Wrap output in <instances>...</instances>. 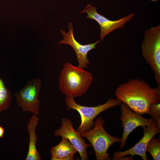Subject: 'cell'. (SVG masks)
I'll return each instance as SVG.
<instances>
[{
	"mask_svg": "<svg viewBox=\"0 0 160 160\" xmlns=\"http://www.w3.org/2000/svg\"><path fill=\"white\" fill-rule=\"evenodd\" d=\"M95 122L93 129L83 132L81 135L86 137L91 144L95 151L96 160H110V157L107 153L108 149L113 143H121V139L112 136L105 131L103 127L105 122L101 117H98Z\"/></svg>",
	"mask_w": 160,
	"mask_h": 160,
	"instance_id": "cell-4",
	"label": "cell"
},
{
	"mask_svg": "<svg viewBox=\"0 0 160 160\" xmlns=\"http://www.w3.org/2000/svg\"><path fill=\"white\" fill-rule=\"evenodd\" d=\"M12 100L10 92L6 87L3 80L0 78V112L7 109Z\"/></svg>",
	"mask_w": 160,
	"mask_h": 160,
	"instance_id": "cell-14",
	"label": "cell"
},
{
	"mask_svg": "<svg viewBox=\"0 0 160 160\" xmlns=\"http://www.w3.org/2000/svg\"><path fill=\"white\" fill-rule=\"evenodd\" d=\"M150 0L153 1H157L158 0Z\"/></svg>",
	"mask_w": 160,
	"mask_h": 160,
	"instance_id": "cell-19",
	"label": "cell"
},
{
	"mask_svg": "<svg viewBox=\"0 0 160 160\" xmlns=\"http://www.w3.org/2000/svg\"><path fill=\"white\" fill-rule=\"evenodd\" d=\"M61 123V127L54 132L55 136L67 139L77 150L81 160H88L86 149L88 147L92 146L91 145L85 143L80 134L75 130L71 119L63 118Z\"/></svg>",
	"mask_w": 160,
	"mask_h": 160,
	"instance_id": "cell-9",
	"label": "cell"
},
{
	"mask_svg": "<svg viewBox=\"0 0 160 160\" xmlns=\"http://www.w3.org/2000/svg\"><path fill=\"white\" fill-rule=\"evenodd\" d=\"M86 12L87 18L95 21L99 25L100 31L99 35L100 39L103 41L105 36L118 29L123 28L125 24L132 18L133 13L122 17L117 20L109 19L97 11L95 7L91 4H88L84 9L80 13Z\"/></svg>",
	"mask_w": 160,
	"mask_h": 160,
	"instance_id": "cell-7",
	"label": "cell"
},
{
	"mask_svg": "<svg viewBox=\"0 0 160 160\" xmlns=\"http://www.w3.org/2000/svg\"><path fill=\"white\" fill-rule=\"evenodd\" d=\"M121 116L120 119L122 121L123 132L120 146L121 149L125 145L129 135L137 127H143L151 125L155 121L152 118L147 119L132 111L125 103L122 102L120 105Z\"/></svg>",
	"mask_w": 160,
	"mask_h": 160,
	"instance_id": "cell-8",
	"label": "cell"
},
{
	"mask_svg": "<svg viewBox=\"0 0 160 160\" xmlns=\"http://www.w3.org/2000/svg\"><path fill=\"white\" fill-rule=\"evenodd\" d=\"M149 111L150 115L160 127V103L151 104L150 106Z\"/></svg>",
	"mask_w": 160,
	"mask_h": 160,
	"instance_id": "cell-16",
	"label": "cell"
},
{
	"mask_svg": "<svg viewBox=\"0 0 160 160\" xmlns=\"http://www.w3.org/2000/svg\"><path fill=\"white\" fill-rule=\"evenodd\" d=\"M146 151L151 154L154 160H160V137L157 139L154 136L152 137L148 143Z\"/></svg>",
	"mask_w": 160,
	"mask_h": 160,
	"instance_id": "cell-15",
	"label": "cell"
},
{
	"mask_svg": "<svg viewBox=\"0 0 160 160\" xmlns=\"http://www.w3.org/2000/svg\"><path fill=\"white\" fill-rule=\"evenodd\" d=\"M133 160V157L131 156H127V157H125L124 156H123L122 157H120L118 158L116 160Z\"/></svg>",
	"mask_w": 160,
	"mask_h": 160,
	"instance_id": "cell-17",
	"label": "cell"
},
{
	"mask_svg": "<svg viewBox=\"0 0 160 160\" xmlns=\"http://www.w3.org/2000/svg\"><path fill=\"white\" fill-rule=\"evenodd\" d=\"M42 85L39 78H32L15 94L16 102L23 111L39 114L40 102L38 97Z\"/></svg>",
	"mask_w": 160,
	"mask_h": 160,
	"instance_id": "cell-6",
	"label": "cell"
},
{
	"mask_svg": "<svg viewBox=\"0 0 160 160\" xmlns=\"http://www.w3.org/2000/svg\"><path fill=\"white\" fill-rule=\"evenodd\" d=\"M122 103L116 98H109L103 104L89 107L77 103L73 98L66 96L65 98V104L67 109H75L77 111L80 115L81 124L77 129L80 134L92 129L95 124V121H94V119L100 113L116 105H120Z\"/></svg>",
	"mask_w": 160,
	"mask_h": 160,
	"instance_id": "cell-5",
	"label": "cell"
},
{
	"mask_svg": "<svg viewBox=\"0 0 160 160\" xmlns=\"http://www.w3.org/2000/svg\"><path fill=\"white\" fill-rule=\"evenodd\" d=\"M39 121L38 115L33 114L27 124L29 140L28 151L25 160H41V158L39 151L36 148L37 136L36 130Z\"/></svg>",
	"mask_w": 160,
	"mask_h": 160,
	"instance_id": "cell-12",
	"label": "cell"
},
{
	"mask_svg": "<svg viewBox=\"0 0 160 160\" xmlns=\"http://www.w3.org/2000/svg\"><path fill=\"white\" fill-rule=\"evenodd\" d=\"M4 130L0 126V138H3L4 136Z\"/></svg>",
	"mask_w": 160,
	"mask_h": 160,
	"instance_id": "cell-18",
	"label": "cell"
},
{
	"mask_svg": "<svg viewBox=\"0 0 160 160\" xmlns=\"http://www.w3.org/2000/svg\"><path fill=\"white\" fill-rule=\"evenodd\" d=\"M51 160H73L77 150L66 139L62 138L60 143L50 150Z\"/></svg>",
	"mask_w": 160,
	"mask_h": 160,
	"instance_id": "cell-13",
	"label": "cell"
},
{
	"mask_svg": "<svg viewBox=\"0 0 160 160\" xmlns=\"http://www.w3.org/2000/svg\"><path fill=\"white\" fill-rule=\"evenodd\" d=\"M142 55L160 87V25L145 30L141 45Z\"/></svg>",
	"mask_w": 160,
	"mask_h": 160,
	"instance_id": "cell-3",
	"label": "cell"
},
{
	"mask_svg": "<svg viewBox=\"0 0 160 160\" xmlns=\"http://www.w3.org/2000/svg\"><path fill=\"white\" fill-rule=\"evenodd\" d=\"M93 81L90 73L67 63L64 64L61 71L58 86L61 92L66 96L74 98L86 92Z\"/></svg>",
	"mask_w": 160,
	"mask_h": 160,
	"instance_id": "cell-2",
	"label": "cell"
},
{
	"mask_svg": "<svg viewBox=\"0 0 160 160\" xmlns=\"http://www.w3.org/2000/svg\"><path fill=\"white\" fill-rule=\"evenodd\" d=\"M69 30L66 33L60 29V32L63 36V39L59 41L60 44H64L71 46L74 50L78 62V66L82 68H87L90 63L87 56L88 53L90 50L96 48L95 45L102 41L99 40L93 43L87 44H81L75 39L73 34V25L71 22L68 24Z\"/></svg>",
	"mask_w": 160,
	"mask_h": 160,
	"instance_id": "cell-10",
	"label": "cell"
},
{
	"mask_svg": "<svg viewBox=\"0 0 160 160\" xmlns=\"http://www.w3.org/2000/svg\"><path fill=\"white\" fill-rule=\"evenodd\" d=\"M144 135L143 137L135 145L125 151H118L115 152L112 160H116L120 157L130 155L133 157L138 155L141 157L143 160H147L146 154L147 145L149 140L156 135L160 132V127L155 121L151 125L143 127Z\"/></svg>",
	"mask_w": 160,
	"mask_h": 160,
	"instance_id": "cell-11",
	"label": "cell"
},
{
	"mask_svg": "<svg viewBox=\"0 0 160 160\" xmlns=\"http://www.w3.org/2000/svg\"><path fill=\"white\" fill-rule=\"evenodd\" d=\"M115 95L134 112L150 115L151 104L160 103V87L152 88L144 80L132 79L119 85Z\"/></svg>",
	"mask_w": 160,
	"mask_h": 160,
	"instance_id": "cell-1",
	"label": "cell"
}]
</instances>
